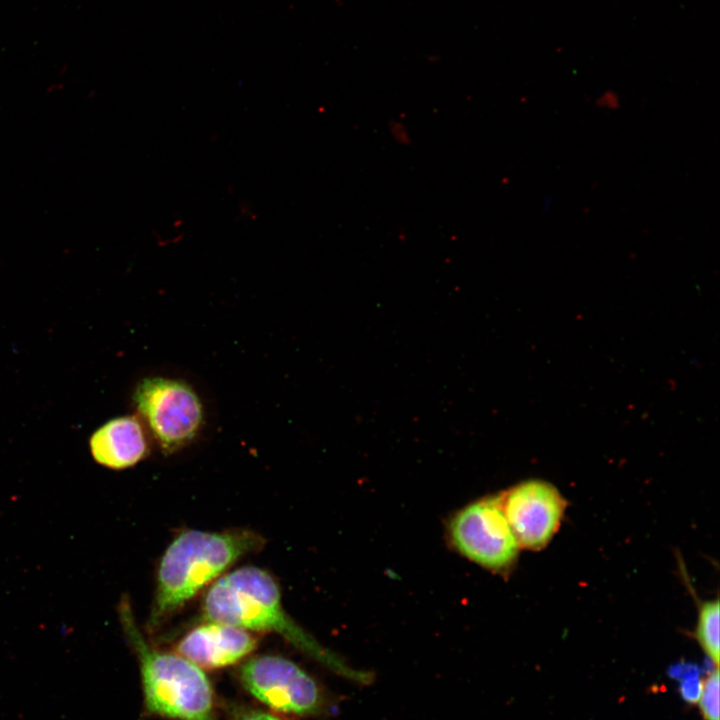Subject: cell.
<instances>
[{
  "label": "cell",
  "mask_w": 720,
  "mask_h": 720,
  "mask_svg": "<svg viewBox=\"0 0 720 720\" xmlns=\"http://www.w3.org/2000/svg\"><path fill=\"white\" fill-rule=\"evenodd\" d=\"M263 544L259 534L247 529L186 530L178 534L158 566L149 628L160 627L235 562Z\"/></svg>",
  "instance_id": "2"
},
{
  "label": "cell",
  "mask_w": 720,
  "mask_h": 720,
  "mask_svg": "<svg viewBox=\"0 0 720 720\" xmlns=\"http://www.w3.org/2000/svg\"><path fill=\"white\" fill-rule=\"evenodd\" d=\"M119 616L139 660L146 710L173 720H216L213 688L202 668L178 653L152 647L126 598L120 601Z\"/></svg>",
  "instance_id": "3"
},
{
  "label": "cell",
  "mask_w": 720,
  "mask_h": 720,
  "mask_svg": "<svg viewBox=\"0 0 720 720\" xmlns=\"http://www.w3.org/2000/svg\"><path fill=\"white\" fill-rule=\"evenodd\" d=\"M258 640L245 629L206 621L187 632L177 643V652L204 669H219L238 663L257 647Z\"/></svg>",
  "instance_id": "8"
},
{
  "label": "cell",
  "mask_w": 720,
  "mask_h": 720,
  "mask_svg": "<svg viewBox=\"0 0 720 720\" xmlns=\"http://www.w3.org/2000/svg\"><path fill=\"white\" fill-rule=\"evenodd\" d=\"M719 600L702 602L698 609L695 637L706 656L719 664Z\"/></svg>",
  "instance_id": "10"
},
{
  "label": "cell",
  "mask_w": 720,
  "mask_h": 720,
  "mask_svg": "<svg viewBox=\"0 0 720 720\" xmlns=\"http://www.w3.org/2000/svg\"><path fill=\"white\" fill-rule=\"evenodd\" d=\"M90 452L100 465L122 470L143 460L149 451L142 421L136 416L111 419L90 437Z\"/></svg>",
  "instance_id": "9"
},
{
  "label": "cell",
  "mask_w": 720,
  "mask_h": 720,
  "mask_svg": "<svg viewBox=\"0 0 720 720\" xmlns=\"http://www.w3.org/2000/svg\"><path fill=\"white\" fill-rule=\"evenodd\" d=\"M500 499L519 547L530 550H540L551 541L566 509L560 492L541 480L521 482Z\"/></svg>",
  "instance_id": "7"
},
{
  "label": "cell",
  "mask_w": 720,
  "mask_h": 720,
  "mask_svg": "<svg viewBox=\"0 0 720 720\" xmlns=\"http://www.w3.org/2000/svg\"><path fill=\"white\" fill-rule=\"evenodd\" d=\"M703 681L699 676H692L681 680L679 692L681 697L689 704H696L702 691Z\"/></svg>",
  "instance_id": "12"
},
{
  "label": "cell",
  "mask_w": 720,
  "mask_h": 720,
  "mask_svg": "<svg viewBox=\"0 0 720 720\" xmlns=\"http://www.w3.org/2000/svg\"><path fill=\"white\" fill-rule=\"evenodd\" d=\"M234 720H282L277 715L259 709L243 708L235 712Z\"/></svg>",
  "instance_id": "13"
},
{
  "label": "cell",
  "mask_w": 720,
  "mask_h": 720,
  "mask_svg": "<svg viewBox=\"0 0 720 720\" xmlns=\"http://www.w3.org/2000/svg\"><path fill=\"white\" fill-rule=\"evenodd\" d=\"M719 689V671L715 667L703 681L697 702L704 720H719Z\"/></svg>",
  "instance_id": "11"
},
{
  "label": "cell",
  "mask_w": 720,
  "mask_h": 720,
  "mask_svg": "<svg viewBox=\"0 0 720 720\" xmlns=\"http://www.w3.org/2000/svg\"><path fill=\"white\" fill-rule=\"evenodd\" d=\"M133 402L140 420L166 454L188 445L203 425L200 397L193 387L179 379L144 378L134 390Z\"/></svg>",
  "instance_id": "4"
},
{
  "label": "cell",
  "mask_w": 720,
  "mask_h": 720,
  "mask_svg": "<svg viewBox=\"0 0 720 720\" xmlns=\"http://www.w3.org/2000/svg\"><path fill=\"white\" fill-rule=\"evenodd\" d=\"M670 675L671 677L679 679L681 681L688 677L699 676V670L695 665L680 664L671 668Z\"/></svg>",
  "instance_id": "14"
},
{
  "label": "cell",
  "mask_w": 720,
  "mask_h": 720,
  "mask_svg": "<svg viewBox=\"0 0 720 720\" xmlns=\"http://www.w3.org/2000/svg\"><path fill=\"white\" fill-rule=\"evenodd\" d=\"M239 680L255 699L277 712L313 715L324 705L314 678L283 656L263 654L249 658L239 669Z\"/></svg>",
  "instance_id": "5"
},
{
  "label": "cell",
  "mask_w": 720,
  "mask_h": 720,
  "mask_svg": "<svg viewBox=\"0 0 720 720\" xmlns=\"http://www.w3.org/2000/svg\"><path fill=\"white\" fill-rule=\"evenodd\" d=\"M456 549L469 560L491 569L509 568L519 545L504 515L500 496L486 497L458 511L449 526Z\"/></svg>",
  "instance_id": "6"
},
{
  "label": "cell",
  "mask_w": 720,
  "mask_h": 720,
  "mask_svg": "<svg viewBox=\"0 0 720 720\" xmlns=\"http://www.w3.org/2000/svg\"><path fill=\"white\" fill-rule=\"evenodd\" d=\"M202 608L206 621L275 633L349 680L367 684L372 679L370 673L350 667L298 625L285 611L275 579L259 567L244 566L220 576L206 592Z\"/></svg>",
  "instance_id": "1"
}]
</instances>
